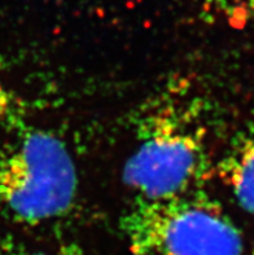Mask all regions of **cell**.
Returning a JSON list of instances; mask_svg holds the SVG:
<instances>
[{
	"mask_svg": "<svg viewBox=\"0 0 254 255\" xmlns=\"http://www.w3.org/2000/svg\"><path fill=\"white\" fill-rule=\"evenodd\" d=\"M135 133L122 178L138 198L161 200L199 189L209 165L206 129L188 94L158 95L139 114Z\"/></svg>",
	"mask_w": 254,
	"mask_h": 255,
	"instance_id": "cell-1",
	"label": "cell"
},
{
	"mask_svg": "<svg viewBox=\"0 0 254 255\" xmlns=\"http://www.w3.org/2000/svg\"><path fill=\"white\" fill-rule=\"evenodd\" d=\"M121 228L135 255H243L236 224L197 191L161 200L136 198Z\"/></svg>",
	"mask_w": 254,
	"mask_h": 255,
	"instance_id": "cell-2",
	"label": "cell"
},
{
	"mask_svg": "<svg viewBox=\"0 0 254 255\" xmlns=\"http://www.w3.org/2000/svg\"><path fill=\"white\" fill-rule=\"evenodd\" d=\"M77 189L75 163L57 136L29 129L0 148V210L13 220L39 224L61 217Z\"/></svg>",
	"mask_w": 254,
	"mask_h": 255,
	"instance_id": "cell-3",
	"label": "cell"
},
{
	"mask_svg": "<svg viewBox=\"0 0 254 255\" xmlns=\"http://www.w3.org/2000/svg\"><path fill=\"white\" fill-rule=\"evenodd\" d=\"M219 175L243 210L254 214V132L240 136L219 163Z\"/></svg>",
	"mask_w": 254,
	"mask_h": 255,
	"instance_id": "cell-4",
	"label": "cell"
},
{
	"mask_svg": "<svg viewBox=\"0 0 254 255\" xmlns=\"http://www.w3.org/2000/svg\"><path fill=\"white\" fill-rule=\"evenodd\" d=\"M208 12L230 21L244 22L254 17V0H196Z\"/></svg>",
	"mask_w": 254,
	"mask_h": 255,
	"instance_id": "cell-5",
	"label": "cell"
},
{
	"mask_svg": "<svg viewBox=\"0 0 254 255\" xmlns=\"http://www.w3.org/2000/svg\"><path fill=\"white\" fill-rule=\"evenodd\" d=\"M4 61L0 56V122L4 121L6 117L12 113L13 105H14V97L8 86L3 79Z\"/></svg>",
	"mask_w": 254,
	"mask_h": 255,
	"instance_id": "cell-6",
	"label": "cell"
},
{
	"mask_svg": "<svg viewBox=\"0 0 254 255\" xmlns=\"http://www.w3.org/2000/svg\"><path fill=\"white\" fill-rule=\"evenodd\" d=\"M23 255H88L81 250L79 248H74V246H64L57 250H52V252H35L29 253V254Z\"/></svg>",
	"mask_w": 254,
	"mask_h": 255,
	"instance_id": "cell-7",
	"label": "cell"
}]
</instances>
